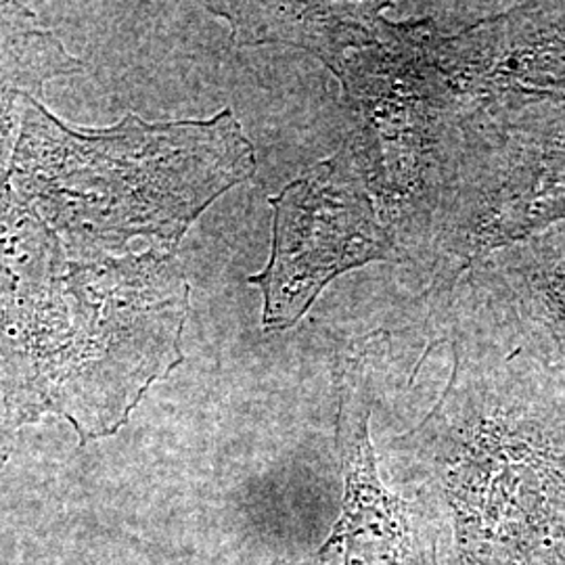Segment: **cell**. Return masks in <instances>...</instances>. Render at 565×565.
Listing matches in <instances>:
<instances>
[{
	"label": "cell",
	"mask_w": 565,
	"mask_h": 565,
	"mask_svg": "<svg viewBox=\"0 0 565 565\" xmlns=\"http://www.w3.org/2000/svg\"><path fill=\"white\" fill-rule=\"evenodd\" d=\"M465 93L482 107L565 102V2H527L467 32Z\"/></svg>",
	"instance_id": "9"
},
{
	"label": "cell",
	"mask_w": 565,
	"mask_h": 565,
	"mask_svg": "<svg viewBox=\"0 0 565 565\" xmlns=\"http://www.w3.org/2000/svg\"><path fill=\"white\" fill-rule=\"evenodd\" d=\"M256 172V153L231 109L210 120L124 116L84 130L25 97L11 182L57 235L70 260L120 258L130 243L177 252L226 191Z\"/></svg>",
	"instance_id": "2"
},
{
	"label": "cell",
	"mask_w": 565,
	"mask_h": 565,
	"mask_svg": "<svg viewBox=\"0 0 565 565\" xmlns=\"http://www.w3.org/2000/svg\"><path fill=\"white\" fill-rule=\"evenodd\" d=\"M455 366L396 440L424 513H445L438 565H565V382L522 343L507 303L465 294L434 319Z\"/></svg>",
	"instance_id": "1"
},
{
	"label": "cell",
	"mask_w": 565,
	"mask_h": 565,
	"mask_svg": "<svg viewBox=\"0 0 565 565\" xmlns=\"http://www.w3.org/2000/svg\"><path fill=\"white\" fill-rule=\"evenodd\" d=\"M82 61L36 15L0 2V174L9 172L20 137L23 99H41L46 82L81 72Z\"/></svg>",
	"instance_id": "12"
},
{
	"label": "cell",
	"mask_w": 565,
	"mask_h": 565,
	"mask_svg": "<svg viewBox=\"0 0 565 565\" xmlns=\"http://www.w3.org/2000/svg\"><path fill=\"white\" fill-rule=\"evenodd\" d=\"M565 224V102L467 114L427 249L431 294L492 254Z\"/></svg>",
	"instance_id": "5"
},
{
	"label": "cell",
	"mask_w": 565,
	"mask_h": 565,
	"mask_svg": "<svg viewBox=\"0 0 565 565\" xmlns=\"http://www.w3.org/2000/svg\"><path fill=\"white\" fill-rule=\"evenodd\" d=\"M36 411H42L41 404L32 390L23 384L13 366L0 356V448L9 434V427L32 419Z\"/></svg>",
	"instance_id": "13"
},
{
	"label": "cell",
	"mask_w": 565,
	"mask_h": 565,
	"mask_svg": "<svg viewBox=\"0 0 565 565\" xmlns=\"http://www.w3.org/2000/svg\"><path fill=\"white\" fill-rule=\"evenodd\" d=\"M268 202L270 260L263 273L247 279L263 291L264 331L294 327L343 273L403 256L345 142L335 156L289 182Z\"/></svg>",
	"instance_id": "6"
},
{
	"label": "cell",
	"mask_w": 565,
	"mask_h": 565,
	"mask_svg": "<svg viewBox=\"0 0 565 565\" xmlns=\"http://www.w3.org/2000/svg\"><path fill=\"white\" fill-rule=\"evenodd\" d=\"M67 273L60 235L0 174V356L34 396L70 333Z\"/></svg>",
	"instance_id": "8"
},
{
	"label": "cell",
	"mask_w": 565,
	"mask_h": 565,
	"mask_svg": "<svg viewBox=\"0 0 565 565\" xmlns=\"http://www.w3.org/2000/svg\"><path fill=\"white\" fill-rule=\"evenodd\" d=\"M70 333L42 369L36 396L82 438L118 429L149 385L184 361L191 287L177 252L70 260Z\"/></svg>",
	"instance_id": "3"
},
{
	"label": "cell",
	"mask_w": 565,
	"mask_h": 565,
	"mask_svg": "<svg viewBox=\"0 0 565 565\" xmlns=\"http://www.w3.org/2000/svg\"><path fill=\"white\" fill-rule=\"evenodd\" d=\"M243 46L287 44L317 55L340 78L350 51L384 41V2H203Z\"/></svg>",
	"instance_id": "10"
},
{
	"label": "cell",
	"mask_w": 565,
	"mask_h": 565,
	"mask_svg": "<svg viewBox=\"0 0 565 565\" xmlns=\"http://www.w3.org/2000/svg\"><path fill=\"white\" fill-rule=\"evenodd\" d=\"M525 350L565 382V224L484 260Z\"/></svg>",
	"instance_id": "11"
},
{
	"label": "cell",
	"mask_w": 565,
	"mask_h": 565,
	"mask_svg": "<svg viewBox=\"0 0 565 565\" xmlns=\"http://www.w3.org/2000/svg\"><path fill=\"white\" fill-rule=\"evenodd\" d=\"M340 82L350 118L345 145L382 221L398 245L427 243L467 109L429 57L422 25L387 23L384 41L345 60Z\"/></svg>",
	"instance_id": "4"
},
{
	"label": "cell",
	"mask_w": 565,
	"mask_h": 565,
	"mask_svg": "<svg viewBox=\"0 0 565 565\" xmlns=\"http://www.w3.org/2000/svg\"><path fill=\"white\" fill-rule=\"evenodd\" d=\"M369 343L345 356L338 373V450L342 511L317 551L273 565H438L419 507L392 492L380 476L369 434Z\"/></svg>",
	"instance_id": "7"
}]
</instances>
